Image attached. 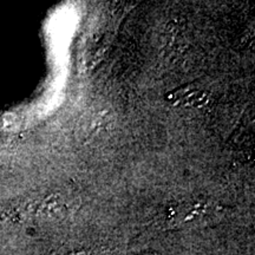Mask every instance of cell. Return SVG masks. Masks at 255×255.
Wrapping results in <instances>:
<instances>
[{"label": "cell", "mask_w": 255, "mask_h": 255, "mask_svg": "<svg viewBox=\"0 0 255 255\" xmlns=\"http://www.w3.org/2000/svg\"><path fill=\"white\" fill-rule=\"evenodd\" d=\"M209 213L210 210L207 203H187L178 207L176 212H174L171 223L174 226H182V227L187 225H195L202 222Z\"/></svg>", "instance_id": "7a4b0ae2"}, {"label": "cell", "mask_w": 255, "mask_h": 255, "mask_svg": "<svg viewBox=\"0 0 255 255\" xmlns=\"http://www.w3.org/2000/svg\"><path fill=\"white\" fill-rule=\"evenodd\" d=\"M167 101L175 107L201 108L208 103L209 97L206 91L196 87H186L169 92Z\"/></svg>", "instance_id": "6da1fadb"}, {"label": "cell", "mask_w": 255, "mask_h": 255, "mask_svg": "<svg viewBox=\"0 0 255 255\" xmlns=\"http://www.w3.org/2000/svg\"><path fill=\"white\" fill-rule=\"evenodd\" d=\"M143 255H158V254H155V253H145V254H143Z\"/></svg>", "instance_id": "277c9868"}, {"label": "cell", "mask_w": 255, "mask_h": 255, "mask_svg": "<svg viewBox=\"0 0 255 255\" xmlns=\"http://www.w3.org/2000/svg\"><path fill=\"white\" fill-rule=\"evenodd\" d=\"M65 255H91L89 252H85V251H78V252H71V253L69 254H65Z\"/></svg>", "instance_id": "3957f363"}]
</instances>
